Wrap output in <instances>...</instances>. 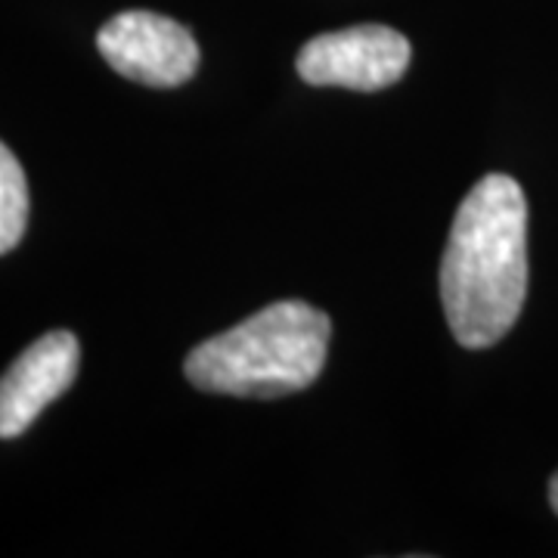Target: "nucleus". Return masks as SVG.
Segmentation results:
<instances>
[{"label":"nucleus","mask_w":558,"mask_h":558,"mask_svg":"<svg viewBox=\"0 0 558 558\" xmlns=\"http://www.w3.org/2000/svg\"><path fill=\"white\" fill-rule=\"evenodd\" d=\"M78 363V339L65 329L28 344L0 376V438H20L28 432V425L75 381Z\"/></svg>","instance_id":"39448f33"},{"label":"nucleus","mask_w":558,"mask_h":558,"mask_svg":"<svg viewBox=\"0 0 558 558\" xmlns=\"http://www.w3.org/2000/svg\"><path fill=\"white\" fill-rule=\"evenodd\" d=\"M549 502H553V509H556L558 515V472L553 475V481H549Z\"/></svg>","instance_id":"0eeeda50"},{"label":"nucleus","mask_w":558,"mask_h":558,"mask_svg":"<svg viewBox=\"0 0 558 558\" xmlns=\"http://www.w3.org/2000/svg\"><path fill=\"white\" fill-rule=\"evenodd\" d=\"M97 47L119 75L146 87H180L199 69L196 38L180 22L149 10H128L106 22Z\"/></svg>","instance_id":"20e7f679"},{"label":"nucleus","mask_w":558,"mask_h":558,"mask_svg":"<svg viewBox=\"0 0 558 558\" xmlns=\"http://www.w3.org/2000/svg\"><path fill=\"white\" fill-rule=\"evenodd\" d=\"M527 295V199L519 180L487 174L459 205L440 260V301L462 348H494Z\"/></svg>","instance_id":"f257e3e1"},{"label":"nucleus","mask_w":558,"mask_h":558,"mask_svg":"<svg viewBox=\"0 0 558 558\" xmlns=\"http://www.w3.org/2000/svg\"><path fill=\"white\" fill-rule=\"evenodd\" d=\"M332 323L307 301H277L202 341L183 363L199 391L227 398H286L311 388L326 366Z\"/></svg>","instance_id":"f03ea898"},{"label":"nucleus","mask_w":558,"mask_h":558,"mask_svg":"<svg viewBox=\"0 0 558 558\" xmlns=\"http://www.w3.org/2000/svg\"><path fill=\"white\" fill-rule=\"evenodd\" d=\"M28 227V180L20 159L0 143V255L13 252Z\"/></svg>","instance_id":"423d86ee"},{"label":"nucleus","mask_w":558,"mask_h":558,"mask_svg":"<svg viewBox=\"0 0 558 558\" xmlns=\"http://www.w3.org/2000/svg\"><path fill=\"white\" fill-rule=\"evenodd\" d=\"M410 40L388 25H354L307 40L299 50L301 81L314 87H348L376 94L410 69Z\"/></svg>","instance_id":"7ed1b4c3"}]
</instances>
